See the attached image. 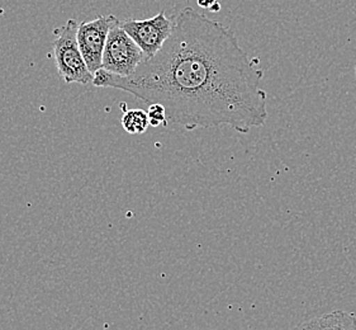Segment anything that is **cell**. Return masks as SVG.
I'll return each instance as SVG.
<instances>
[{
    "mask_svg": "<svg viewBox=\"0 0 356 330\" xmlns=\"http://www.w3.org/2000/svg\"><path fill=\"white\" fill-rule=\"evenodd\" d=\"M114 15H99L93 21L83 22L78 27V42L86 66L95 74L102 69L103 54L109 31L118 23Z\"/></svg>",
    "mask_w": 356,
    "mask_h": 330,
    "instance_id": "obj_5",
    "label": "cell"
},
{
    "mask_svg": "<svg viewBox=\"0 0 356 330\" xmlns=\"http://www.w3.org/2000/svg\"><path fill=\"white\" fill-rule=\"evenodd\" d=\"M296 330H356V315L343 310H334L300 324Z\"/></svg>",
    "mask_w": 356,
    "mask_h": 330,
    "instance_id": "obj_6",
    "label": "cell"
},
{
    "mask_svg": "<svg viewBox=\"0 0 356 330\" xmlns=\"http://www.w3.org/2000/svg\"><path fill=\"white\" fill-rule=\"evenodd\" d=\"M121 27L136 45L143 50L146 58H154L163 49L174 29V21L165 15V10L143 21L121 22Z\"/></svg>",
    "mask_w": 356,
    "mask_h": 330,
    "instance_id": "obj_4",
    "label": "cell"
},
{
    "mask_svg": "<svg viewBox=\"0 0 356 330\" xmlns=\"http://www.w3.org/2000/svg\"><path fill=\"white\" fill-rule=\"evenodd\" d=\"M149 121L152 127H159V126H166L169 121L166 117V109L161 104H151L149 111Z\"/></svg>",
    "mask_w": 356,
    "mask_h": 330,
    "instance_id": "obj_8",
    "label": "cell"
},
{
    "mask_svg": "<svg viewBox=\"0 0 356 330\" xmlns=\"http://www.w3.org/2000/svg\"><path fill=\"white\" fill-rule=\"evenodd\" d=\"M78 27V22L69 19L60 29L56 40L52 43L54 58L56 61L57 72L67 84L79 83L88 86L93 84L94 74L88 69L79 47Z\"/></svg>",
    "mask_w": 356,
    "mask_h": 330,
    "instance_id": "obj_2",
    "label": "cell"
},
{
    "mask_svg": "<svg viewBox=\"0 0 356 330\" xmlns=\"http://www.w3.org/2000/svg\"><path fill=\"white\" fill-rule=\"evenodd\" d=\"M257 65L231 29L186 7L174 19L163 49L134 75L122 78L100 69L93 86L120 89L149 106L161 104L168 121L188 131L229 126L248 134L269 117Z\"/></svg>",
    "mask_w": 356,
    "mask_h": 330,
    "instance_id": "obj_1",
    "label": "cell"
},
{
    "mask_svg": "<svg viewBox=\"0 0 356 330\" xmlns=\"http://www.w3.org/2000/svg\"><path fill=\"white\" fill-rule=\"evenodd\" d=\"M122 127L131 135H141L150 126L149 115L143 109H131L122 117Z\"/></svg>",
    "mask_w": 356,
    "mask_h": 330,
    "instance_id": "obj_7",
    "label": "cell"
},
{
    "mask_svg": "<svg viewBox=\"0 0 356 330\" xmlns=\"http://www.w3.org/2000/svg\"><path fill=\"white\" fill-rule=\"evenodd\" d=\"M146 60L143 50L121 27V21L109 31L103 54L102 69L106 72L129 78Z\"/></svg>",
    "mask_w": 356,
    "mask_h": 330,
    "instance_id": "obj_3",
    "label": "cell"
},
{
    "mask_svg": "<svg viewBox=\"0 0 356 330\" xmlns=\"http://www.w3.org/2000/svg\"><path fill=\"white\" fill-rule=\"evenodd\" d=\"M198 3V7L207 9L212 13H217L221 10V4L218 0H197Z\"/></svg>",
    "mask_w": 356,
    "mask_h": 330,
    "instance_id": "obj_9",
    "label": "cell"
},
{
    "mask_svg": "<svg viewBox=\"0 0 356 330\" xmlns=\"http://www.w3.org/2000/svg\"><path fill=\"white\" fill-rule=\"evenodd\" d=\"M355 77H356V64H355Z\"/></svg>",
    "mask_w": 356,
    "mask_h": 330,
    "instance_id": "obj_10",
    "label": "cell"
}]
</instances>
